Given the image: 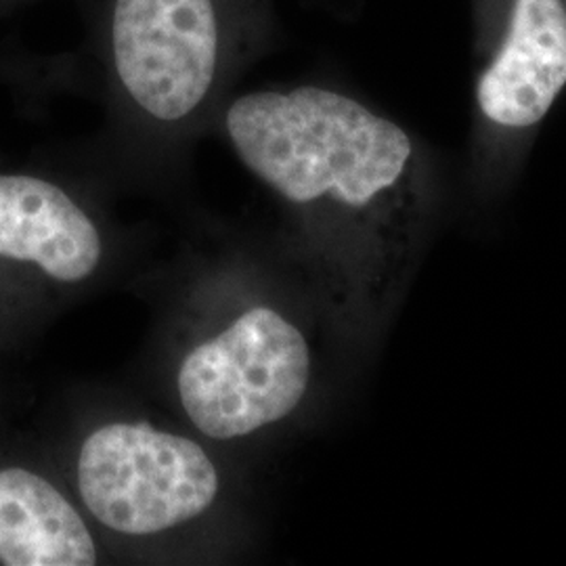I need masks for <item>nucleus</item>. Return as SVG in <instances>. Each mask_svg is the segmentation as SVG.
<instances>
[{
    "label": "nucleus",
    "instance_id": "nucleus-4",
    "mask_svg": "<svg viewBox=\"0 0 566 566\" xmlns=\"http://www.w3.org/2000/svg\"><path fill=\"white\" fill-rule=\"evenodd\" d=\"M235 51L229 0H114L109 60L122 93L151 120L193 116Z\"/></svg>",
    "mask_w": 566,
    "mask_h": 566
},
{
    "label": "nucleus",
    "instance_id": "nucleus-8",
    "mask_svg": "<svg viewBox=\"0 0 566 566\" xmlns=\"http://www.w3.org/2000/svg\"><path fill=\"white\" fill-rule=\"evenodd\" d=\"M565 2H566V0H565Z\"/></svg>",
    "mask_w": 566,
    "mask_h": 566
},
{
    "label": "nucleus",
    "instance_id": "nucleus-6",
    "mask_svg": "<svg viewBox=\"0 0 566 566\" xmlns=\"http://www.w3.org/2000/svg\"><path fill=\"white\" fill-rule=\"evenodd\" d=\"M565 86V0H514L504 41L476 84L481 112L500 126L528 128Z\"/></svg>",
    "mask_w": 566,
    "mask_h": 566
},
{
    "label": "nucleus",
    "instance_id": "nucleus-1",
    "mask_svg": "<svg viewBox=\"0 0 566 566\" xmlns=\"http://www.w3.org/2000/svg\"><path fill=\"white\" fill-rule=\"evenodd\" d=\"M224 130L243 166L303 214L364 217L403 187L413 143L399 124L324 86L238 97Z\"/></svg>",
    "mask_w": 566,
    "mask_h": 566
},
{
    "label": "nucleus",
    "instance_id": "nucleus-5",
    "mask_svg": "<svg viewBox=\"0 0 566 566\" xmlns=\"http://www.w3.org/2000/svg\"><path fill=\"white\" fill-rule=\"evenodd\" d=\"M103 261V238L91 214L57 182L0 175V271L72 287Z\"/></svg>",
    "mask_w": 566,
    "mask_h": 566
},
{
    "label": "nucleus",
    "instance_id": "nucleus-3",
    "mask_svg": "<svg viewBox=\"0 0 566 566\" xmlns=\"http://www.w3.org/2000/svg\"><path fill=\"white\" fill-rule=\"evenodd\" d=\"M76 489L99 525L139 539L198 521L217 502L221 479L200 443L149 424L114 422L84 439Z\"/></svg>",
    "mask_w": 566,
    "mask_h": 566
},
{
    "label": "nucleus",
    "instance_id": "nucleus-2",
    "mask_svg": "<svg viewBox=\"0 0 566 566\" xmlns=\"http://www.w3.org/2000/svg\"><path fill=\"white\" fill-rule=\"evenodd\" d=\"M308 380L311 350L303 332L261 304L185 355L177 392L198 432L233 441L296 411Z\"/></svg>",
    "mask_w": 566,
    "mask_h": 566
},
{
    "label": "nucleus",
    "instance_id": "nucleus-7",
    "mask_svg": "<svg viewBox=\"0 0 566 566\" xmlns=\"http://www.w3.org/2000/svg\"><path fill=\"white\" fill-rule=\"evenodd\" d=\"M95 563L93 533L60 486L30 465H0V565Z\"/></svg>",
    "mask_w": 566,
    "mask_h": 566
}]
</instances>
